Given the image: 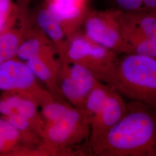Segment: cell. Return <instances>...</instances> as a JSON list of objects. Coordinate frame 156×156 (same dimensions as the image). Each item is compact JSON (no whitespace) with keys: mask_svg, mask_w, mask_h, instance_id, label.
Segmentation results:
<instances>
[{"mask_svg":"<svg viewBox=\"0 0 156 156\" xmlns=\"http://www.w3.org/2000/svg\"><path fill=\"white\" fill-rule=\"evenodd\" d=\"M24 16L44 34L62 59L67 48L68 37L62 24L50 12L45 2H41L33 8L30 7Z\"/></svg>","mask_w":156,"mask_h":156,"instance_id":"ba28073f","label":"cell"},{"mask_svg":"<svg viewBox=\"0 0 156 156\" xmlns=\"http://www.w3.org/2000/svg\"><path fill=\"white\" fill-rule=\"evenodd\" d=\"M72 109L73 108L62 103L48 101L42 104L41 117L44 124L54 123L66 116Z\"/></svg>","mask_w":156,"mask_h":156,"instance_id":"9a60e30c","label":"cell"},{"mask_svg":"<svg viewBox=\"0 0 156 156\" xmlns=\"http://www.w3.org/2000/svg\"><path fill=\"white\" fill-rule=\"evenodd\" d=\"M19 9L20 17L25 15L28 11L30 5L35 0H15Z\"/></svg>","mask_w":156,"mask_h":156,"instance_id":"d6986e66","label":"cell"},{"mask_svg":"<svg viewBox=\"0 0 156 156\" xmlns=\"http://www.w3.org/2000/svg\"><path fill=\"white\" fill-rule=\"evenodd\" d=\"M19 9L15 0H0V19L15 26L19 21Z\"/></svg>","mask_w":156,"mask_h":156,"instance_id":"2e32d148","label":"cell"},{"mask_svg":"<svg viewBox=\"0 0 156 156\" xmlns=\"http://www.w3.org/2000/svg\"><path fill=\"white\" fill-rule=\"evenodd\" d=\"M90 148L99 156H156V108L129 101L125 115Z\"/></svg>","mask_w":156,"mask_h":156,"instance_id":"6da1fadb","label":"cell"},{"mask_svg":"<svg viewBox=\"0 0 156 156\" xmlns=\"http://www.w3.org/2000/svg\"><path fill=\"white\" fill-rule=\"evenodd\" d=\"M37 80L26 63L16 57L0 64L1 91L22 95L43 104L51 99L38 87Z\"/></svg>","mask_w":156,"mask_h":156,"instance_id":"8992f818","label":"cell"},{"mask_svg":"<svg viewBox=\"0 0 156 156\" xmlns=\"http://www.w3.org/2000/svg\"><path fill=\"white\" fill-rule=\"evenodd\" d=\"M38 103L33 99L16 93H5L0 98V116L16 113L27 118L35 128L42 129L44 124L39 121Z\"/></svg>","mask_w":156,"mask_h":156,"instance_id":"8fae6325","label":"cell"},{"mask_svg":"<svg viewBox=\"0 0 156 156\" xmlns=\"http://www.w3.org/2000/svg\"><path fill=\"white\" fill-rule=\"evenodd\" d=\"M62 24L68 38L80 30L89 11V0H44Z\"/></svg>","mask_w":156,"mask_h":156,"instance_id":"30bf717a","label":"cell"},{"mask_svg":"<svg viewBox=\"0 0 156 156\" xmlns=\"http://www.w3.org/2000/svg\"><path fill=\"white\" fill-rule=\"evenodd\" d=\"M110 86L129 101L156 108V58L122 55Z\"/></svg>","mask_w":156,"mask_h":156,"instance_id":"7a4b0ae2","label":"cell"},{"mask_svg":"<svg viewBox=\"0 0 156 156\" xmlns=\"http://www.w3.org/2000/svg\"><path fill=\"white\" fill-rule=\"evenodd\" d=\"M144 11H156V0H143Z\"/></svg>","mask_w":156,"mask_h":156,"instance_id":"ffe728a7","label":"cell"},{"mask_svg":"<svg viewBox=\"0 0 156 156\" xmlns=\"http://www.w3.org/2000/svg\"><path fill=\"white\" fill-rule=\"evenodd\" d=\"M27 25L20 24L0 32V64L16 57L18 49L26 37Z\"/></svg>","mask_w":156,"mask_h":156,"instance_id":"4fadbf2b","label":"cell"},{"mask_svg":"<svg viewBox=\"0 0 156 156\" xmlns=\"http://www.w3.org/2000/svg\"><path fill=\"white\" fill-rule=\"evenodd\" d=\"M123 12L116 8L90 9L80 30L91 41L119 55L129 54L123 34Z\"/></svg>","mask_w":156,"mask_h":156,"instance_id":"277c9868","label":"cell"},{"mask_svg":"<svg viewBox=\"0 0 156 156\" xmlns=\"http://www.w3.org/2000/svg\"><path fill=\"white\" fill-rule=\"evenodd\" d=\"M123 31L129 54L151 55L156 47V11L123 12Z\"/></svg>","mask_w":156,"mask_h":156,"instance_id":"5b68a950","label":"cell"},{"mask_svg":"<svg viewBox=\"0 0 156 156\" xmlns=\"http://www.w3.org/2000/svg\"><path fill=\"white\" fill-rule=\"evenodd\" d=\"M45 140L53 145L62 146L82 141L90 135L89 118L85 112L73 108L66 116L54 123L44 124Z\"/></svg>","mask_w":156,"mask_h":156,"instance_id":"52a82bcc","label":"cell"},{"mask_svg":"<svg viewBox=\"0 0 156 156\" xmlns=\"http://www.w3.org/2000/svg\"><path fill=\"white\" fill-rule=\"evenodd\" d=\"M119 55L87 38L80 30L68 37L64 62L80 64L97 80L110 85Z\"/></svg>","mask_w":156,"mask_h":156,"instance_id":"3957f363","label":"cell"},{"mask_svg":"<svg viewBox=\"0 0 156 156\" xmlns=\"http://www.w3.org/2000/svg\"><path fill=\"white\" fill-rule=\"evenodd\" d=\"M127 110V103L125 98L112 87L104 105L90 120V146L106 134L125 115Z\"/></svg>","mask_w":156,"mask_h":156,"instance_id":"9c48e42d","label":"cell"},{"mask_svg":"<svg viewBox=\"0 0 156 156\" xmlns=\"http://www.w3.org/2000/svg\"><path fill=\"white\" fill-rule=\"evenodd\" d=\"M67 68L79 93L86 101L87 95L99 80L87 68L80 64L70 62Z\"/></svg>","mask_w":156,"mask_h":156,"instance_id":"5bb4252c","label":"cell"},{"mask_svg":"<svg viewBox=\"0 0 156 156\" xmlns=\"http://www.w3.org/2000/svg\"><path fill=\"white\" fill-rule=\"evenodd\" d=\"M55 57V55L39 57L25 62L37 79L53 91L56 90L58 73Z\"/></svg>","mask_w":156,"mask_h":156,"instance_id":"7c38bea8","label":"cell"},{"mask_svg":"<svg viewBox=\"0 0 156 156\" xmlns=\"http://www.w3.org/2000/svg\"><path fill=\"white\" fill-rule=\"evenodd\" d=\"M115 8L123 12L144 11L143 0H111Z\"/></svg>","mask_w":156,"mask_h":156,"instance_id":"ac0fdd59","label":"cell"},{"mask_svg":"<svg viewBox=\"0 0 156 156\" xmlns=\"http://www.w3.org/2000/svg\"><path fill=\"white\" fill-rule=\"evenodd\" d=\"M4 117L9 123L14 126L23 135L28 134L34 126L32 123L27 118L16 113H11Z\"/></svg>","mask_w":156,"mask_h":156,"instance_id":"e0dca14e","label":"cell"}]
</instances>
